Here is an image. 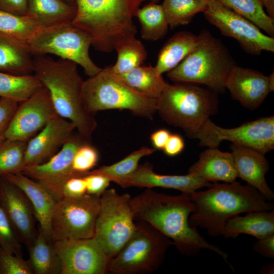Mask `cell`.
<instances>
[{"label": "cell", "instance_id": "28", "mask_svg": "<svg viewBox=\"0 0 274 274\" xmlns=\"http://www.w3.org/2000/svg\"><path fill=\"white\" fill-rule=\"evenodd\" d=\"M116 75L137 92L154 99H157L169 84L155 66L151 65H141L125 73Z\"/></svg>", "mask_w": 274, "mask_h": 274}, {"label": "cell", "instance_id": "30", "mask_svg": "<svg viewBox=\"0 0 274 274\" xmlns=\"http://www.w3.org/2000/svg\"><path fill=\"white\" fill-rule=\"evenodd\" d=\"M141 25V36L148 41H157L166 34L169 26L161 5L148 4L134 13Z\"/></svg>", "mask_w": 274, "mask_h": 274}, {"label": "cell", "instance_id": "2", "mask_svg": "<svg viewBox=\"0 0 274 274\" xmlns=\"http://www.w3.org/2000/svg\"><path fill=\"white\" fill-rule=\"evenodd\" d=\"M190 196L194 206L190 225L205 229L212 237L222 235L227 221L239 214L273 209L256 188L236 181L213 183L207 190H196Z\"/></svg>", "mask_w": 274, "mask_h": 274}, {"label": "cell", "instance_id": "49", "mask_svg": "<svg viewBox=\"0 0 274 274\" xmlns=\"http://www.w3.org/2000/svg\"><path fill=\"white\" fill-rule=\"evenodd\" d=\"M274 271V264L273 263L267 264L263 266L260 271V273L263 274H273Z\"/></svg>", "mask_w": 274, "mask_h": 274}, {"label": "cell", "instance_id": "11", "mask_svg": "<svg viewBox=\"0 0 274 274\" xmlns=\"http://www.w3.org/2000/svg\"><path fill=\"white\" fill-rule=\"evenodd\" d=\"M100 196L89 194L56 201L51 218L52 242L94 236Z\"/></svg>", "mask_w": 274, "mask_h": 274}, {"label": "cell", "instance_id": "29", "mask_svg": "<svg viewBox=\"0 0 274 274\" xmlns=\"http://www.w3.org/2000/svg\"><path fill=\"white\" fill-rule=\"evenodd\" d=\"M28 260L35 274H60V263L53 243L49 242L39 228L37 235L28 248Z\"/></svg>", "mask_w": 274, "mask_h": 274}, {"label": "cell", "instance_id": "35", "mask_svg": "<svg viewBox=\"0 0 274 274\" xmlns=\"http://www.w3.org/2000/svg\"><path fill=\"white\" fill-rule=\"evenodd\" d=\"M43 27L27 15H17L0 10V32L26 42Z\"/></svg>", "mask_w": 274, "mask_h": 274}, {"label": "cell", "instance_id": "44", "mask_svg": "<svg viewBox=\"0 0 274 274\" xmlns=\"http://www.w3.org/2000/svg\"><path fill=\"white\" fill-rule=\"evenodd\" d=\"M28 0H0V10L17 15H26Z\"/></svg>", "mask_w": 274, "mask_h": 274}, {"label": "cell", "instance_id": "12", "mask_svg": "<svg viewBox=\"0 0 274 274\" xmlns=\"http://www.w3.org/2000/svg\"><path fill=\"white\" fill-rule=\"evenodd\" d=\"M193 138L203 147L217 148L222 141H228L265 154L274 148V117H262L231 128L219 126L209 119Z\"/></svg>", "mask_w": 274, "mask_h": 274}, {"label": "cell", "instance_id": "14", "mask_svg": "<svg viewBox=\"0 0 274 274\" xmlns=\"http://www.w3.org/2000/svg\"><path fill=\"white\" fill-rule=\"evenodd\" d=\"M60 263V274H104L111 258L93 237L53 242Z\"/></svg>", "mask_w": 274, "mask_h": 274}, {"label": "cell", "instance_id": "10", "mask_svg": "<svg viewBox=\"0 0 274 274\" xmlns=\"http://www.w3.org/2000/svg\"><path fill=\"white\" fill-rule=\"evenodd\" d=\"M130 196L107 189L100 196V207L93 237L108 256L114 257L130 238L136 228L130 205Z\"/></svg>", "mask_w": 274, "mask_h": 274}, {"label": "cell", "instance_id": "19", "mask_svg": "<svg viewBox=\"0 0 274 274\" xmlns=\"http://www.w3.org/2000/svg\"><path fill=\"white\" fill-rule=\"evenodd\" d=\"M75 129L73 122L59 116L51 120L27 142L24 166L48 160L60 150Z\"/></svg>", "mask_w": 274, "mask_h": 274}, {"label": "cell", "instance_id": "9", "mask_svg": "<svg viewBox=\"0 0 274 274\" xmlns=\"http://www.w3.org/2000/svg\"><path fill=\"white\" fill-rule=\"evenodd\" d=\"M26 43L33 56L54 54L79 65L89 77L102 70L89 55L90 37L71 22L42 28Z\"/></svg>", "mask_w": 274, "mask_h": 274}, {"label": "cell", "instance_id": "17", "mask_svg": "<svg viewBox=\"0 0 274 274\" xmlns=\"http://www.w3.org/2000/svg\"><path fill=\"white\" fill-rule=\"evenodd\" d=\"M0 205L21 243L30 247L38 232L35 228L32 206L20 189L3 177H0Z\"/></svg>", "mask_w": 274, "mask_h": 274}, {"label": "cell", "instance_id": "50", "mask_svg": "<svg viewBox=\"0 0 274 274\" xmlns=\"http://www.w3.org/2000/svg\"><path fill=\"white\" fill-rule=\"evenodd\" d=\"M65 1L66 2L72 4V5H75V1L76 0H63Z\"/></svg>", "mask_w": 274, "mask_h": 274}, {"label": "cell", "instance_id": "4", "mask_svg": "<svg viewBox=\"0 0 274 274\" xmlns=\"http://www.w3.org/2000/svg\"><path fill=\"white\" fill-rule=\"evenodd\" d=\"M145 0H76L72 23L86 32L97 50L111 52L119 43L135 37L133 17Z\"/></svg>", "mask_w": 274, "mask_h": 274}, {"label": "cell", "instance_id": "43", "mask_svg": "<svg viewBox=\"0 0 274 274\" xmlns=\"http://www.w3.org/2000/svg\"><path fill=\"white\" fill-rule=\"evenodd\" d=\"M84 178L86 184V193L98 196H100L108 189L111 182L106 176L91 171Z\"/></svg>", "mask_w": 274, "mask_h": 274}, {"label": "cell", "instance_id": "37", "mask_svg": "<svg viewBox=\"0 0 274 274\" xmlns=\"http://www.w3.org/2000/svg\"><path fill=\"white\" fill-rule=\"evenodd\" d=\"M155 150V148L144 147L133 151L115 163L102 166L91 172L106 176L111 181L117 183L134 172L142 158L153 154Z\"/></svg>", "mask_w": 274, "mask_h": 274}, {"label": "cell", "instance_id": "24", "mask_svg": "<svg viewBox=\"0 0 274 274\" xmlns=\"http://www.w3.org/2000/svg\"><path fill=\"white\" fill-rule=\"evenodd\" d=\"M33 57L26 42L0 32V71L17 76L32 75Z\"/></svg>", "mask_w": 274, "mask_h": 274}, {"label": "cell", "instance_id": "21", "mask_svg": "<svg viewBox=\"0 0 274 274\" xmlns=\"http://www.w3.org/2000/svg\"><path fill=\"white\" fill-rule=\"evenodd\" d=\"M230 148L238 177L256 188L268 200L273 199L274 193L265 179L269 167L264 154L234 144Z\"/></svg>", "mask_w": 274, "mask_h": 274}, {"label": "cell", "instance_id": "18", "mask_svg": "<svg viewBox=\"0 0 274 274\" xmlns=\"http://www.w3.org/2000/svg\"><path fill=\"white\" fill-rule=\"evenodd\" d=\"M225 86L232 98L242 106L255 109L273 91V72L266 76L258 71L235 65L230 72Z\"/></svg>", "mask_w": 274, "mask_h": 274}, {"label": "cell", "instance_id": "26", "mask_svg": "<svg viewBox=\"0 0 274 274\" xmlns=\"http://www.w3.org/2000/svg\"><path fill=\"white\" fill-rule=\"evenodd\" d=\"M200 34L187 31H179L171 37L160 49L155 66L161 75L176 67L198 45Z\"/></svg>", "mask_w": 274, "mask_h": 274}, {"label": "cell", "instance_id": "46", "mask_svg": "<svg viewBox=\"0 0 274 274\" xmlns=\"http://www.w3.org/2000/svg\"><path fill=\"white\" fill-rule=\"evenodd\" d=\"M184 146V140L180 135L171 133L162 150L166 155L175 156L183 151Z\"/></svg>", "mask_w": 274, "mask_h": 274}, {"label": "cell", "instance_id": "40", "mask_svg": "<svg viewBox=\"0 0 274 274\" xmlns=\"http://www.w3.org/2000/svg\"><path fill=\"white\" fill-rule=\"evenodd\" d=\"M34 273L29 261L8 253L0 248V274Z\"/></svg>", "mask_w": 274, "mask_h": 274}, {"label": "cell", "instance_id": "13", "mask_svg": "<svg viewBox=\"0 0 274 274\" xmlns=\"http://www.w3.org/2000/svg\"><path fill=\"white\" fill-rule=\"evenodd\" d=\"M206 19L223 35L236 40L247 53L260 55L274 52V39L264 34L255 24L222 5L218 0H208L203 12Z\"/></svg>", "mask_w": 274, "mask_h": 274}, {"label": "cell", "instance_id": "47", "mask_svg": "<svg viewBox=\"0 0 274 274\" xmlns=\"http://www.w3.org/2000/svg\"><path fill=\"white\" fill-rule=\"evenodd\" d=\"M171 133L165 129H160L153 132L150 136L154 148L163 150Z\"/></svg>", "mask_w": 274, "mask_h": 274}, {"label": "cell", "instance_id": "16", "mask_svg": "<svg viewBox=\"0 0 274 274\" xmlns=\"http://www.w3.org/2000/svg\"><path fill=\"white\" fill-rule=\"evenodd\" d=\"M87 142H89L79 133L73 134L48 160L41 164L24 166L21 173L41 184L55 200L60 188L67 180L74 177L85 176L73 170L72 161L78 148Z\"/></svg>", "mask_w": 274, "mask_h": 274}, {"label": "cell", "instance_id": "33", "mask_svg": "<svg viewBox=\"0 0 274 274\" xmlns=\"http://www.w3.org/2000/svg\"><path fill=\"white\" fill-rule=\"evenodd\" d=\"M115 50L117 53V61L110 67L116 74L125 73L142 65L147 58L145 46L135 37L119 43Z\"/></svg>", "mask_w": 274, "mask_h": 274}, {"label": "cell", "instance_id": "34", "mask_svg": "<svg viewBox=\"0 0 274 274\" xmlns=\"http://www.w3.org/2000/svg\"><path fill=\"white\" fill-rule=\"evenodd\" d=\"M208 0H163L161 5L170 27L185 25L197 13L203 12Z\"/></svg>", "mask_w": 274, "mask_h": 274}, {"label": "cell", "instance_id": "32", "mask_svg": "<svg viewBox=\"0 0 274 274\" xmlns=\"http://www.w3.org/2000/svg\"><path fill=\"white\" fill-rule=\"evenodd\" d=\"M222 5L249 19L268 36L274 35V20L264 11L261 0H218Z\"/></svg>", "mask_w": 274, "mask_h": 274}, {"label": "cell", "instance_id": "5", "mask_svg": "<svg viewBox=\"0 0 274 274\" xmlns=\"http://www.w3.org/2000/svg\"><path fill=\"white\" fill-rule=\"evenodd\" d=\"M200 35L198 45L168 72L167 76L174 82L203 84L215 91H223L235 61L227 48L210 32L202 30Z\"/></svg>", "mask_w": 274, "mask_h": 274}, {"label": "cell", "instance_id": "39", "mask_svg": "<svg viewBox=\"0 0 274 274\" xmlns=\"http://www.w3.org/2000/svg\"><path fill=\"white\" fill-rule=\"evenodd\" d=\"M98 160L96 149L87 142L76 151L72 161V168L75 173L86 176L96 165Z\"/></svg>", "mask_w": 274, "mask_h": 274}, {"label": "cell", "instance_id": "6", "mask_svg": "<svg viewBox=\"0 0 274 274\" xmlns=\"http://www.w3.org/2000/svg\"><path fill=\"white\" fill-rule=\"evenodd\" d=\"M157 113L167 123L193 138L218 108L214 93L189 83L168 84L156 99Z\"/></svg>", "mask_w": 274, "mask_h": 274}, {"label": "cell", "instance_id": "20", "mask_svg": "<svg viewBox=\"0 0 274 274\" xmlns=\"http://www.w3.org/2000/svg\"><path fill=\"white\" fill-rule=\"evenodd\" d=\"M116 184L122 187L151 188L162 187L178 190L189 195L199 189L209 187L212 183L188 173L185 175H160L155 173L149 163L138 166L135 170Z\"/></svg>", "mask_w": 274, "mask_h": 274}, {"label": "cell", "instance_id": "27", "mask_svg": "<svg viewBox=\"0 0 274 274\" xmlns=\"http://www.w3.org/2000/svg\"><path fill=\"white\" fill-rule=\"evenodd\" d=\"M75 14V5L63 0H28L26 15L43 28L71 22Z\"/></svg>", "mask_w": 274, "mask_h": 274}, {"label": "cell", "instance_id": "41", "mask_svg": "<svg viewBox=\"0 0 274 274\" xmlns=\"http://www.w3.org/2000/svg\"><path fill=\"white\" fill-rule=\"evenodd\" d=\"M85 176H76L67 180L61 186L56 201L63 197H76L86 193Z\"/></svg>", "mask_w": 274, "mask_h": 274}, {"label": "cell", "instance_id": "25", "mask_svg": "<svg viewBox=\"0 0 274 274\" xmlns=\"http://www.w3.org/2000/svg\"><path fill=\"white\" fill-rule=\"evenodd\" d=\"M247 234L258 239L274 234V211H254L244 216L237 215L226 222L222 235L226 238H236Z\"/></svg>", "mask_w": 274, "mask_h": 274}, {"label": "cell", "instance_id": "36", "mask_svg": "<svg viewBox=\"0 0 274 274\" xmlns=\"http://www.w3.org/2000/svg\"><path fill=\"white\" fill-rule=\"evenodd\" d=\"M27 142L7 138L0 142V177L22 172Z\"/></svg>", "mask_w": 274, "mask_h": 274}, {"label": "cell", "instance_id": "22", "mask_svg": "<svg viewBox=\"0 0 274 274\" xmlns=\"http://www.w3.org/2000/svg\"><path fill=\"white\" fill-rule=\"evenodd\" d=\"M20 189L30 201L39 228L45 238L52 242L51 218L56 200L41 184L23 173L11 174L2 177Z\"/></svg>", "mask_w": 274, "mask_h": 274}, {"label": "cell", "instance_id": "8", "mask_svg": "<svg viewBox=\"0 0 274 274\" xmlns=\"http://www.w3.org/2000/svg\"><path fill=\"white\" fill-rule=\"evenodd\" d=\"M173 242L149 224L136 221L133 234L110 261L108 272L115 274L152 272L162 264Z\"/></svg>", "mask_w": 274, "mask_h": 274}, {"label": "cell", "instance_id": "15", "mask_svg": "<svg viewBox=\"0 0 274 274\" xmlns=\"http://www.w3.org/2000/svg\"><path fill=\"white\" fill-rule=\"evenodd\" d=\"M58 116L48 91L43 86L19 103L5 138L28 142L51 120Z\"/></svg>", "mask_w": 274, "mask_h": 274}, {"label": "cell", "instance_id": "48", "mask_svg": "<svg viewBox=\"0 0 274 274\" xmlns=\"http://www.w3.org/2000/svg\"><path fill=\"white\" fill-rule=\"evenodd\" d=\"M263 8L267 11V14L274 20V0H261Z\"/></svg>", "mask_w": 274, "mask_h": 274}, {"label": "cell", "instance_id": "7", "mask_svg": "<svg viewBox=\"0 0 274 274\" xmlns=\"http://www.w3.org/2000/svg\"><path fill=\"white\" fill-rule=\"evenodd\" d=\"M82 98L86 110H127L133 114L152 119L157 113L156 99L145 96L128 86L110 66L84 80Z\"/></svg>", "mask_w": 274, "mask_h": 274}, {"label": "cell", "instance_id": "51", "mask_svg": "<svg viewBox=\"0 0 274 274\" xmlns=\"http://www.w3.org/2000/svg\"><path fill=\"white\" fill-rule=\"evenodd\" d=\"M1 98V97H0Z\"/></svg>", "mask_w": 274, "mask_h": 274}, {"label": "cell", "instance_id": "1", "mask_svg": "<svg viewBox=\"0 0 274 274\" xmlns=\"http://www.w3.org/2000/svg\"><path fill=\"white\" fill-rule=\"evenodd\" d=\"M135 220L145 222L168 237L178 251L187 256H195L202 249L212 251L226 262L228 255L212 245L189 223L194 206L189 194L171 195L147 188L130 198Z\"/></svg>", "mask_w": 274, "mask_h": 274}, {"label": "cell", "instance_id": "23", "mask_svg": "<svg viewBox=\"0 0 274 274\" xmlns=\"http://www.w3.org/2000/svg\"><path fill=\"white\" fill-rule=\"evenodd\" d=\"M189 173L211 183H231L238 178L231 153L217 148H208L201 152L190 167Z\"/></svg>", "mask_w": 274, "mask_h": 274}, {"label": "cell", "instance_id": "38", "mask_svg": "<svg viewBox=\"0 0 274 274\" xmlns=\"http://www.w3.org/2000/svg\"><path fill=\"white\" fill-rule=\"evenodd\" d=\"M21 242L0 205V248L5 252L23 257Z\"/></svg>", "mask_w": 274, "mask_h": 274}, {"label": "cell", "instance_id": "45", "mask_svg": "<svg viewBox=\"0 0 274 274\" xmlns=\"http://www.w3.org/2000/svg\"><path fill=\"white\" fill-rule=\"evenodd\" d=\"M257 253L266 258H274V234L259 239L253 246Z\"/></svg>", "mask_w": 274, "mask_h": 274}, {"label": "cell", "instance_id": "42", "mask_svg": "<svg viewBox=\"0 0 274 274\" xmlns=\"http://www.w3.org/2000/svg\"><path fill=\"white\" fill-rule=\"evenodd\" d=\"M19 103L8 98H0V142L5 134Z\"/></svg>", "mask_w": 274, "mask_h": 274}, {"label": "cell", "instance_id": "31", "mask_svg": "<svg viewBox=\"0 0 274 274\" xmlns=\"http://www.w3.org/2000/svg\"><path fill=\"white\" fill-rule=\"evenodd\" d=\"M42 87L33 74L17 76L0 71V97L20 103Z\"/></svg>", "mask_w": 274, "mask_h": 274}, {"label": "cell", "instance_id": "3", "mask_svg": "<svg viewBox=\"0 0 274 274\" xmlns=\"http://www.w3.org/2000/svg\"><path fill=\"white\" fill-rule=\"evenodd\" d=\"M33 61V74L48 91L58 116L73 122L79 135L89 142L97 124L94 114L84 108L82 98L84 80L78 65L45 55H35Z\"/></svg>", "mask_w": 274, "mask_h": 274}]
</instances>
